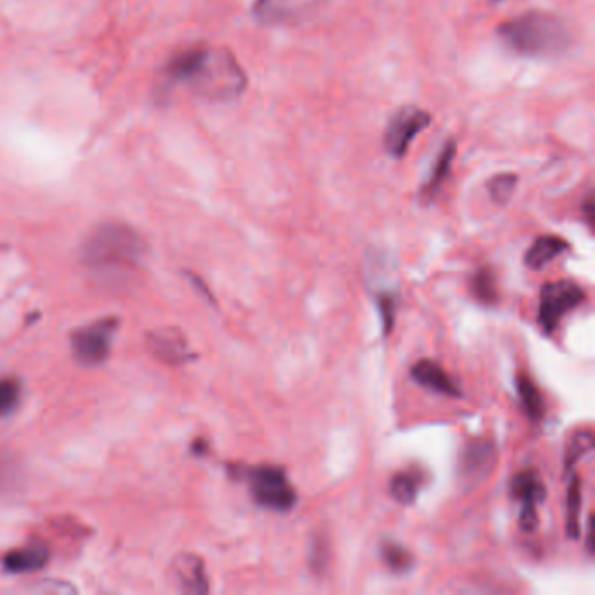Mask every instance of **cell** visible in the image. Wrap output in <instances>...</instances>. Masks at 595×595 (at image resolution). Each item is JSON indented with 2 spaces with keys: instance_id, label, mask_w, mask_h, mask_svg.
<instances>
[{
  "instance_id": "d4e9b609",
  "label": "cell",
  "mask_w": 595,
  "mask_h": 595,
  "mask_svg": "<svg viewBox=\"0 0 595 595\" xmlns=\"http://www.w3.org/2000/svg\"><path fill=\"white\" fill-rule=\"evenodd\" d=\"M21 386L11 377L0 379V416H9L20 404Z\"/></svg>"
},
{
  "instance_id": "30bf717a",
  "label": "cell",
  "mask_w": 595,
  "mask_h": 595,
  "mask_svg": "<svg viewBox=\"0 0 595 595\" xmlns=\"http://www.w3.org/2000/svg\"><path fill=\"white\" fill-rule=\"evenodd\" d=\"M327 0H255L252 14L262 25H283L315 13Z\"/></svg>"
},
{
  "instance_id": "d6986e66",
  "label": "cell",
  "mask_w": 595,
  "mask_h": 595,
  "mask_svg": "<svg viewBox=\"0 0 595 595\" xmlns=\"http://www.w3.org/2000/svg\"><path fill=\"white\" fill-rule=\"evenodd\" d=\"M425 477L419 470L398 472L390 482V494L400 505H412L418 498L419 489L423 486Z\"/></svg>"
},
{
  "instance_id": "8fae6325",
  "label": "cell",
  "mask_w": 595,
  "mask_h": 595,
  "mask_svg": "<svg viewBox=\"0 0 595 595\" xmlns=\"http://www.w3.org/2000/svg\"><path fill=\"white\" fill-rule=\"evenodd\" d=\"M411 377L426 390L435 391L444 397L459 398L461 390L449 372L433 360H419L411 369Z\"/></svg>"
},
{
  "instance_id": "6da1fadb",
  "label": "cell",
  "mask_w": 595,
  "mask_h": 595,
  "mask_svg": "<svg viewBox=\"0 0 595 595\" xmlns=\"http://www.w3.org/2000/svg\"><path fill=\"white\" fill-rule=\"evenodd\" d=\"M513 53L529 58H552L568 51L573 35L566 21L547 11H526L496 28Z\"/></svg>"
},
{
  "instance_id": "ac0fdd59",
  "label": "cell",
  "mask_w": 595,
  "mask_h": 595,
  "mask_svg": "<svg viewBox=\"0 0 595 595\" xmlns=\"http://www.w3.org/2000/svg\"><path fill=\"white\" fill-rule=\"evenodd\" d=\"M515 383L519 391L520 404L524 407L527 418L533 423H538L545 416V400L541 397V391L526 372H519Z\"/></svg>"
},
{
  "instance_id": "ba28073f",
  "label": "cell",
  "mask_w": 595,
  "mask_h": 595,
  "mask_svg": "<svg viewBox=\"0 0 595 595\" xmlns=\"http://www.w3.org/2000/svg\"><path fill=\"white\" fill-rule=\"evenodd\" d=\"M117 322L114 318L93 323L77 330L72 336V349L79 362L84 365H98L109 356L112 337L116 334Z\"/></svg>"
},
{
  "instance_id": "7402d4cb",
  "label": "cell",
  "mask_w": 595,
  "mask_h": 595,
  "mask_svg": "<svg viewBox=\"0 0 595 595\" xmlns=\"http://www.w3.org/2000/svg\"><path fill=\"white\" fill-rule=\"evenodd\" d=\"M381 557L391 573H397V575H404L407 571H411L414 564V555L404 545L393 540H384L381 543Z\"/></svg>"
},
{
  "instance_id": "4316f807",
  "label": "cell",
  "mask_w": 595,
  "mask_h": 595,
  "mask_svg": "<svg viewBox=\"0 0 595 595\" xmlns=\"http://www.w3.org/2000/svg\"><path fill=\"white\" fill-rule=\"evenodd\" d=\"M18 479V468L13 458H9L4 452H0V493L13 487Z\"/></svg>"
},
{
  "instance_id": "3957f363",
  "label": "cell",
  "mask_w": 595,
  "mask_h": 595,
  "mask_svg": "<svg viewBox=\"0 0 595 595\" xmlns=\"http://www.w3.org/2000/svg\"><path fill=\"white\" fill-rule=\"evenodd\" d=\"M192 88L213 102H231L247 89L248 79L236 56L227 48H210L194 76Z\"/></svg>"
},
{
  "instance_id": "9c48e42d",
  "label": "cell",
  "mask_w": 595,
  "mask_h": 595,
  "mask_svg": "<svg viewBox=\"0 0 595 595\" xmlns=\"http://www.w3.org/2000/svg\"><path fill=\"white\" fill-rule=\"evenodd\" d=\"M496 465V445L486 438L468 442L461 454L459 477L468 489L480 486Z\"/></svg>"
},
{
  "instance_id": "ffe728a7",
  "label": "cell",
  "mask_w": 595,
  "mask_h": 595,
  "mask_svg": "<svg viewBox=\"0 0 595 595\" xmlns=\"http://www.w3.org/2000/svg\"><path fill=\"white\" fill-rule=\"evenodd\" d=\"M566 534L571 540H578L582 533L580 526V512H582V480L578 473L571 475L568 486V496H566Z\"/></svg>"
},
{
  "instance_id": "7c38bea8",
  "label": "cell",
  "mask_w": 595,
  "mask_h": 595,
  "mask_svg": "<svg viewBox=\"0 0 595 595\" xmlns=\"http://www.w3.org/2000/svg\"><path fill=\"white\" fill-rule=\"evenodd\" d=\"M208 51H210V46L194 44L189 48L180 49L177 55L171 56L168 67H166V76L171 83H191L205 62Z\"/></svg>"
},
{
  "instance_id": "484cf974",
  "label": "cell",
  "mask_w": 595,
  "mask_h": 595,
  "mask_svg": "<svg viewBox=\"0 0 595 595\" xmlns=\"http://www.w3.org/2000/svg\"><path fill=\"white\" fill-rule=\"evenodd\" d=\"M377 308L383 322L384 336H390L393 325H395V315H397V299L395 295L381 294L377 297Z\"/></svg>"
},
{
  "instance_id": "52a82bcc",
  "label": "cell",
  "mask_w": 595,
  "mask_h": 595,
  "mask_svg": "<svg viewBox=\"0 0 595 595\" xmlns=\"http://www.w3.org/2000/svg\"><path fill=\"white\" fill-rule=\"evenodd\" d=\"M510 494L520 503L519 524L524 533H534L538 527L536 508L547 498V487L536 470H522L510 482Z\"/></svg>"
},
{
  "instance_id": "44dd1931",
  "label": "cell",
  "mask_w": 595,
  "mask_h": 595,
  "mask_svg": "<svg viewBox=\"0 0 595 595\" xmlns=\"http://www.w3.org/2000/svg\"><path fill=\"white\" fill-rule=\"evenodd\" d=\"M472 292L477 301L482 304H496L500 301V292H498V281L491 267H480L477 273L473 274Z\"/></svg>"
},
{
  "instance_id": "7a4b0ae2",
  "label": "cell",
  "mask_w": 595,
  "mask_h": 595,
  "mask_svg": "<svg viewBox=\"0 0 595 595\" xmlns=\"http://www.w3.org/2000/svg\"><path fill=\"white\" fill-rule=\"evenodd\" d=\"M145 254L142 236L121 222H107L89 234L83 247L84 264L96 271H130Z\"/></svg>"
},
{
  "instance_id": "603a6c76",
  "label": "cell",
  "mask_w": 595,
  "mask_h": 595,
  "mask_svg": "<svg viewBox=\"0 0 595 595\" xmlns=\"http://www.w3.org/2000/svg\"><path fill=\"white\" fill-rule=\"evenodd\" d=\"M594 444V431H576L575 435L569 438L568 447H566V452H564V468H566V472L571 470L585 454L594 451Z\"/></svg>"
},
{
  "instance_id": "e0dca14e",
  "label": "cell",
  "mask_w": 595,
  "mask_h": 595,
  "mask_svg": "<svg viewBox=\"0 0 595 595\" xmlns=\"http://www.w3.org/2000/svg\"><path fill=\"white\" fill-rule=\"evenodd\" d=\"M454 159H456V144H454V140H447L444 147L438 152L430 178L426 180L423 189H421L423 198L433 199L437 196L440 189L444 187L445 180L451 175Z\"/></svg>"
},
{
  "instance_id": "5b68a950",
  "label": "cell",
  "mask_w": 595,
  "mask_h": 595,
  "mask_svg": "<svg viewBox=\"0 0 595 595\" xmlns=\"http://www.w3.org/2000/svg\"><path fill=\"white\" fill-rule=\"evenodd\" d=\"M587 299L585 288L571 280L554 281L541 288L538 323L543 332L550 336L559 329L562 318L573 309L582 306Z\"/></svg>"
},
{
  "instance_id": "8992f818",
  "label": "cell",
  "mask_w": 595,
  "mask_h": 595,
  "mask_svg": "<svg viewBox=\"0 0 595 595\" xmlns=\"http://www.w3.org/2000/svg\"><path fill=\"white\" fill-rule=\"evenodd\" d=\"M430 123L431 116L426 110L414 105H405L398 109L384 130V151L388 152L391 158H404L412 142L430 126Z\"/></svg>"
},
{
  "instance_id": "277c9868",
  "label": "cell",
  "mask_w": 595,
  "mask_h": 595,
  "mask_svg": "<svg viewBox=\"0 0 595 595\" xmlns=\"http://www.w3.org/2000/svg\"><path fill=\"white\" fill-rule=\"evenodd\" d=\"M247 480L252 498L259 507L271 512L287 513L297 505V493L283 468L254 466L248 468Z\"/></svg>"
},
{
  "instance_id": "5bb4252c",
  "label": "cell",
  "mask_w": 595,
  "mask_h": 595,
  "mask_svg": "<svg viewBox=\"0 0 595 595\" xmlns=\"http://www.w3.org/2000/svg\"><path fill=\"white\" fill-rule=\"evenodd\" d=\"M175 575L180 587L187 594H208L210 583L206 576L205 564L196 555H182L175 562Z\"/></svg>"
},
{
  "instance_id": "f1b7e54d",
  "label": "cell",
  "mask_w": 595,
  "mask_h": 595,
  "mask_svg": "<svg viewBox=\"0 0 595 595\" xmlns=\"http://www.w3.org/2000/svg\"><path fill=\"white\" fill-rule=\"evenodd\" d=\"M493 2H500V0H493Z\"/></svg>"
},
{
  "instance_id": "4fadbf2b",
  "label": "cell",
  "mask_w": 595,
  "mask_h": 595,
  "mask_svg": "<svg viewBox=\"0 0 595 595\" xmlns=\"http://www.w3.org/2000/svg\"><path fill=\"white\" fill-rule=\"evenodd\" d=\"M49 561V550L42 543H32L27 547L16 548L4 557L2 566L7 573L13 575H27L41 571Z\"/></svg>"
},
{
  "instance_id": "2e32d148",
  "label": "cell",
  "mask_w": 595,
  "mask_h": 595,
  "mask_svg": "<svg viewBox=\"0 0 595 595\" xmlns=\"http://www.w3.org/2000/svg\"><path fill=\"white\" fill-rule=\"evenodd\" d=\"M151 348L154 355L168 363H180L187 360L191 353L180 332L173 329L158 330L151 336Z\"/></svg>"
},
{
  "instance_id": "cb8c5ba5",
  "label": "cell",
  "mask_w": 595,
  "mask_h": 595,
  "mask_svg": "<svg viewBox=\"0 0 595 595\" xmlns=\"http://www.w3.org/2000/svg\"><path fill=\"white\" fill-rule=\"evenodd\" d=\"M517 182H519V177L515 173H510V171L498 173L487 182V191H489V196L493 198L494 203L507 205L510 198H512L515 187H517Z\"/></svg>"
},
{
  "instance_id": "83f0119b",
  "label": "cell",
  "mask_w": 595,
  "mask_h": 595,
  "mask_svg": "<svg viewBox=\"0 0 595 595\" xmlns=\"http://www.w3.org/2000/svg\"><path fill=\"white\" fill-rule=\"evenodd\" d=\"M583 213H585V219L589 222V226H592V222H594V196L589 194L585 201H583Z\"/></svg>"
},
{
  "instance_id": "9a60e30c",
  "label": "cell",
  "mask_w": 595,
  "mask_h": 595,
  "mask_svg": "<svg viewBox=\"0 0 595 595\" xmlns=\"http://www.w3.org/2000/svg\"><path fill=\"white\" fill-rule=\"evenodd\" d=\"M569 243L566 240H562L559 236H540L534 240L531 248L527 250V254L524 255V262L529 269L533 271H540L543 267L548 266L552 260L557 259L559 255L568 252Z\"/></svg>"
}]
</instances>
